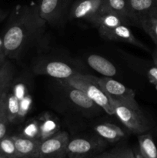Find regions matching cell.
Instances as JSON below:
<instances>
[{
	"instance_id": "7c38bea8",
	"label": "cell",
	"mask_w": 157,
	"mask_h": 158,
	"mask_svg": "<svg viewBox=\"0 0 157 158\" xmlns=\"http://www.w3.org/2000/svg\"><path fill=\"white\" fill-rule=\"evenodd\" d=\"M17 153L20 158H38L41 141L24 136H12Z\"/></svg>"
},
{
	"instance_id": "1f68e13d",
	"label": "cell",
	"mask_w": 157,
	"mask_h": 158,
	"mask_svg": "<svg viewBox=\"0 0 157 158\" xmlns=\"http://www.w3.org/2000/svg\"><path fill=\"white\" fill-rule=\"evenodd\" d=\"M151 11H152V12H153L154 13H155V15H157V7H156V8H155V9H152V10H151Z\"/></svg>"
},
{
	"instance_id": "3957f363",
	"label": "cell",
	"mask_w": 157,
	"mask_h": 158,
	"mask_svg": "<svg viewBox=\"0 0 157 158\" xmlns=\"http://www.w3.org/2000/svg\"><path fill=\"white\" fill-rule=\"evenodd\" d=\"M114 110V115L132 133L143 134L149 131L151 125L141 109H135L126 103L109 98Z\"/></svg>"
},
{
	"instance_id": "8992f818",
	"label": "cell",
	"mask_w": 157,
	"mask_h": 158,
	"mask_svg": "<svg viewBox=\"0 0 157 158\" xmlns=\"http://www.w3.org/2000/svg\"><path fill=\"white\" fill-rule=\"evenodd\" d=\"M103 146V143L96 139L76 137L69 140L66 149L69 158H85L95 153Z\"/></svg>"
},
{
	"instance_id": "4dcf8cb0",
	"label": "cell",
	"mask_w": 157,
	"mask_h": 158,
	"mask_svg": "<svg viewBox=\"0 0 157 158\" xmlns=\"http://www.w3.org/2000/svg\"><path fill=\"white\" fill-rule=\"evenodd\" d=\"M0 158H18V157H9V156H6V155H4V154H0Z\"/></svg>"
},
{
	"instance_id": "d6986e66",
	"label": "cell",
	"mask_w": 157,
	"mask_h": 158,
	"mask_svg": "<svg viewBox=\"0 0 157 158\" xmlns=\"http://www.w3.org/2000/svg\"><path fill=\"white\" fill-rule=\"evenodd\" d=\"M65 85L67 88L68 97L73 104L83 110H92L97 106L85 93L76 88Z\"/></svg>"
},
{
	"instance_id": "8fae6325",
	"label": "cell",
	"mask_w": 157,
	"mask_h": 158,
	"mask_svg": "<svg viewBox=\"0 0 157 158\" xmlns=\"http://www.w3.org/2000/svg\"><path fill=\"white\" fill-rule=\"evenodd\" d=\"M28 94L25 86L19 84L15 88V90L10 92V89L6 95V105L8 117L10 123H13L18 119L20 103Z\"/></svg>"
},
{
	"instance_id": "ffe728a7",
	"label": "cell",
	"mask_w": 157,
	"mask_h": 158,
	"mask_svg": "<svg viewBox=\"0 0 157 158\" xmlns=\"http://www.w3.org/2000/svg\"><path fill=\"white\" fill-rule=\"evenodd\" d=\"M13 77L14 70L12 64L9 61H5L0 66V103L10 89Z\"/></svg>"
},
{
	"instance_id": "9a60e30c",
	"label": "cell",
	"mask_w": 157,
	"mask_h": 158,
	"mask_svg": "<svg viewBox=\"0 0 157 158\" xmlns=\"http://www.w3.org/2000/svg\"><path fill=\"white\" fill-rule=\"evenodd\" d=\"M132 24L139 26L138 19L157 7V0H127Z\"/></svg>"
},
{
	"instance_id": "6da1fadb",
	"label": "cell",
	"mask_w": 157,
	"mask_h": 158,
	"mask_svg": "<svg viewBox=\"0 0 157 158\" xmlns=\"http://www.w3.org/2000/svg\"><path fill=\"white\" fill-rule=\"evenodd\" d=\"M46 23L40 15L38 6H23L2 37L6 56L17 58L21 55L42 35Z\"/></svg>"
},
{
	"instance_id": "7402d4cb",
	"label": "cell",
	"mask_w": 157,
	"mask_h": 158,
	"mask_svg": "<svg viewBox=\"0 0 157 158\" xmlns=\"http://www.w3.org/2000/svg\"><path fill=\"white\" fill-rule=\"evenodd\" d=\"M139 150L144 158H157V147L150 134H139L138 137Z\"/></svg>"
},
{
	"instance_id": "5bb4252c",
	"label": "cell",
	"mask_w": 157,
	"mask_h": 158,
	"mask_svg": "<svg viewBox=\"0 0 157 158\" xmlns=\"http://www.w3.org/2000/svg\"><path fill=\"white\" fill-rule=\"evenodd\" d=\"M95 134L103 140L110 143L119 141L126 136L122 128L109 123H103L94 127Z\"/></svg>"
},
{
	"instance_id": "d4e9b609",
	"label": "cell",
	"mask_w": 157,
	"mask_h": 158,
	"mask_svg": "<svg viewBox=\"0 0 157 158\" xmlns=\"http://www.w3.org/2000/svg\"><path fill=\"white\" fill-rule=\"evenodd\" d=\"M22 136L28 138L39 140V123L38 120L32 119L29 120L23 129Z\"/></svg>"
},
{
	"instance_id": "44dd1931",
	"label": "cell",
	"mask_w": 157,
	"mask_h": 158,
	"mask_svg": "<svg viewBox=\"0 0 157 158\" xmlns=\"http://www.w3.org/2000/svg\"><path fill=\"white\" fill-rule=\"evenodd\" d=\"M138 24L157 46V15L150 11L139 17Z\"/></svg>"
},
{
	"instance_id": "9c48e42d",
	"label": "cell",
	"mask_w": 157,
	"mask_h": 158,
	"mask_svg": "<svg viewBox=\"0 0 157 158\" xmlns=\"http://www.w3.org/2000/svg\"><path fill=\"white\" fill-rule=\"evenodd\" d=\"M101 5L102 0H78L72 6L69 17L72 19H83L92 23L99 13Z\"/></svg>"
},
{
	"instance_id": "603a6c76",
	"label": "cell",
	"mask_w": 157,
	"mask_h": 158,
	"mask_svg": "<svg viewBox=\"0 0 157 158\" xmlns=\"http://www.w3.org/2000/svg\"><path fill=\"white\" fill-rule=\"evenodd\" d=\"M0 154L4 155L9 156V157H18L17 153L16 148H15V142H14L12 136H7L4 137L0 140Z\"/></svg>"
},
{
	"instance_id": "2e32d148",
	"label": "cell",
	"mask_w": 157,
	"mask_h": 158,
	"mask_svg": "<svg viewBox=\"0 0 157 158\" xmlns=\"http://www.w3.org/2000/svg\"><path fill=\"white\" fill-rule=\"evenodd\" d=\"M87 63L92 69L104 77H112L116 74L115 66L109 60L97 54H92L87 58Z\"/></svg>"
},
{
	"instance_id": "4fadbf2b",
	"label": "cell",
	"mask_w": 157,
	"mask_h": 158,
	"mask_svg": "<svg viewBox=\"0 0 157 158\" xmlns=\"http://www.w3.org/2000/svg\"><path fill=\"white\" fill-rule=\"evenodd\" d=\"M91 23L98 28L99 32L109 30L122 24H129L126 19L116 14L103 11H100Z\"/></svg>"
},
{
	"instance_id": "836d02e7",
	"label": "cell",
	"mask_w": 157,
	"mask_h": 158,
	"mask_svg": "<svg viewBox=\"0 0 157 158\" xmlns=\"http://www.w3.org/2000/svg\"><path fill=\"white\" fill-rule=\"evenodd\" d=\"M0 15H1V10H0Z\"/></svg>"
},
{
	"instance_id": "7a4b0ae2",
	"label": "cell",
	"mask_w": 157,
	"mask_h": 158,
	"mask_svg": "<svg viewBox=\"0 0 157 158\" xmlns=\"http://www.w3.org/2000/svg\"><path fill=\"white\" fill-rule=\"evenodd\" d=\"M62 83L80 89L85 93L97 106L101 107L106 114L114 115L113 107L110 100L100 87L97 77L78 73L71 78L62 80Z\"/></svg>"
},
{
	"instance_id": "e0dca14e",
	"label": "cell",
	"mask_w": 157,
	"mask_h": 158,
	"mask_svg": "<svg viewBox=\"0 0 157 158\" xmlns=\"http://www.w3.org/2000/svg\"><path fill=\"white\" fill-rule=\"evenodd\" d=\"M39 123V140H46L59 132L60 125L58 120L52 114L46 113L38 120Z\"/></svg>"
},
{
	"instance_id": "30bf717a",
	"label": "cell",
	"mask_w": 157,
	"mask_h": 158,
	"mask_svg": "<svg viewBox=\"0 0 157 158\" xmlns=\"http://www.w3.org/2000/svg\"><path fill=\"white\" fill-rule=\"evenodd\" d=\"M99 34L102 37L106 40L129 43L140 49L149 51L147 46H146L139 40H137L136 37L134 35L131 29L128 27L126 24H122L109 30L103 31V32H100Z\"/></svg>"
},
{
	"instance_id": "ac0fdd59",
	"label": "cell",
	"mask_w": 157,
	"mask_h": 158,
	"mask_svg": "<svg viewBox=\"0 0 157 158\" xmlns=\"http://www.w3.org/2000/svg\"><path fill=\"white\" fill-rule=\"evenodd\" d=\"M100 11L116 14L132 24L127 0H102Z\"/></svg>"
},
{
	"instance_id": "484cf974",
	"label": "cell",
	"mask_w": 157,
	"mask_h": 158,
	"mask_svg": "<svg viewBox=\"0 0 157 158\" xmlns=\"http://www.w3.org/2000/svg\"><path fill=\"white\" fill-rule=\"evenodd\" d=\"M10 123L6 105V96L0 103V140L7 135L8 127Z\"/></svg>"
},
{
	"instance_id": "ba28073f",
	"label": "cell",
	"mask_w": 157,
	"mask_h": 158,
	"mask_svg": "<svg viewBox=\"0 0 157 158\" xmlns=\"http://www.w3.org/2000/svg\"><path fill=\"white\" fill-rule=\"evenodd\" d=\"M34 72L36 74L49 76L60 80H67L78 73L69 65L60 61L48 62L37 65L34 68Z\"/></svg>"
},
{
	"instance_id": "4316f807",
	"label": "cell",
	"mask_w": 157,
	"mask_h": 158,
	"mask_svg": "<svg viewBox=\"0 0 157 158\" xmlns=\"http://www.w3.org/2000/svg\"><path fill=\"white\" fill-rule=\"evenodd\" d=\"M146 76H147L149 82L157 89V66L153 65L148 68L146 70Z\"/></svg>"
},
{
	"instance_id": "cb8c5ba5",
	"label": "cell",
	"mask_w": 157,
	"mask_h": 158,
	"mask_svg": "<svg viewBox=\"0 0 157 158\" xmlns=\"http://www.w3.org/2000/svg\"><path fill=\"white\" fill-rule=\"evenodd\" d=\"M98 158H135V154L133 150L131 148L128 147H120L99 156Z\"/></svg>"
},
{
	"instance_id": "f1b7e54d",
	"label": "cell",
	"mask_w": 157,
	"mask_h": 158,
	"mask_svg": "<svg viewBox=\"0 0 157 158\" xmlns=\"http://www.w3.org/2000/svg\"><path fill=\"white\" fill-rule=\"evenodd\" d=\"M152 60H153V65L157 66V46L152 53Z\"/></svg>"
},
{
	"instance_id": "d6a6232c",
	"label": "cell",
	"mask_w": 157,
	"mask_h": 158,
	"mask_svg": "<svg viewBox=\"0 0 157 158\" xmlns=\"http://www.w3.org/2000/svg\"><path fill=\"white\" fill-rule=\"evenodd\" d=\"M6 61V60H3V59H2V58H0V66H1L2 64L3 63H4V62Z\"/></svg>"
},
{
	"instance_id": "83f0119b",
	"label": "cell",
	"mask_w": 157,
	"mask_h": 158,
	"mask_svg": "<svg viewBox=\"0 0 157 158\" xmlns=\"http://www.w3.org/2000/svg\"><path fill=\"white\" fill-rule=\"evenodd\" d=\"M6 54L4 50V43H3V39L0 37V58L6 60Z\"/></svg>"
},
{
	"instance_id": "52a82bcc",
	"label": "cell",
	"mask_w": 157,
	"mask_h": 158,
	"mask_svg": "<svg viewBox=\"0 0 157 158\" xmlns=\"http://www.w3.org/2000/svg\"><path fill=\"white\" fill-rule=\"evenodd\" d=\"M70 0H41L38 12L46 23L57 24L64 15Z\"/></svg>"
},
{
	"instance_id": "277c9868",
	"label": "cell",
	"mask_w": 157,
	"mask_h": 158,
	"mask_svg": "<svg viewBox=\"0 0 157 158\" xmlns=\"http://www.w3.org/2000/svg\"><path fill=\"white\" fill-rule=\"evenodd\" d=\"M98 83L108 97L121 103H126L135 109H140L136 100L135 91L112 77H103L97 78Z\"/></svg>"
},
{
	"instance_id": "5b68a950",
	"label": "cell",
	"mask_w": 157,
	"mask_h": 158,
	"mask_svg": "<svg viewBox=\"0 0 157 158\" xmlns=\"http://www.w3.org/2000/svg\"><path fill=\"white\" fill-rule=\"evenodd\" d=\"M69 141V134L65 131H59L42 140L40 143L38 158H64Z\"/></svg>"
},
{
	"instance_id": "f546056e",
	"label": "cell",
	"mask_w": 157,
	"mask_h": 158,
	"mask_svg": "<svg viewBox=\"0 0 157 158\" xmlns=\"http://www.w3.org/2000/svg\"><path fill=\"white\" fill-rule=\"evenodd\" d=\"M133 151H134V154H135V158H144L143 156H142L139 148L138 149H135Z\"/></svg>"
}]
</instances>
